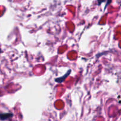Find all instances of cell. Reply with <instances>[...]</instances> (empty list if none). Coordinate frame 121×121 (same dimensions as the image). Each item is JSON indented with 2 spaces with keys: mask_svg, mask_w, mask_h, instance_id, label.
<instances>
[{
  "mask_svg": "<svg viewBox=\"0 0 121 121\" xmlns=\"http://www.w3.org/2000/svg\"><path fill=\"white\" fill-rule=\"evenodd\" d=\"M70 73H71L70 70H68V71H67V73H66V74H65V75L63 76L62 77H60V78L56 79L55 81L56 82H57V83H62L63 82L64 80H65V79H66V78H67V77L69 76V74H70Z\"/></svg>",
  "mask_w": 121,
  "mask_h": 121,
  "instance_id": "6da1fadb",
  "label": "cell"
},
{
  "mask_svg": "<svg viewBox=\"0 0 121 121\" xmlns=\"http://www.w3.org/2000/svg\"><path fill=\"white\" fill-rule=\"evenodd\" d=\"M13 116L12 113H3V114H0V120H6L9 118H11Z\"/></svg>",
  "mask_w": 121,
  "mask_h": 121,
  "instance_id": "7a4b0ae2",
  "label": "cell"
},
{
  "mask_svg": "<svg viewBox=\"0 0 121 121\" xmlns=\"http://www.w3.org/2000/svg\"><path fill=\"white\" fill-rule=\"evenodd\" d=\"M105 0H98V4L100 5L102 2H105Z\"/></svg>",
  "mask_w": 121,
  "mask_h": 121,
  "instance_id": "3957f363",
  "label": "cell"
}]
</instances>
